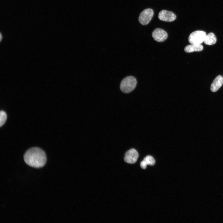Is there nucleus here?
<instances>
[{
  "label": "nucleus",
  "instance_id": "11",
  "mask_svg": "<svg viewBox=\"0 0 223 223\" xmlns=\"http://www.w3.org/2000/svg\"><path fill=\"white\" fill-rule=\"evenodd\" d=\"M143 160L147 165H153L155 163V161L153 157L150 155L146 156L144 158Z\"/></svg>",
  "mask_w": 223,
  "mask_h": 223
},
{
  "label": "nucleus",
  "instance_id": "4",
  "mask_svg": "<svg viewBox=\"0 0 223 223\" xmlns=\"http://www.w3.org/2000/svg\"><path fill=\"white\" fill-rule=\"evenodd\" d=\"M154 15L153 10L150 8H147L143 11L140 14L138 20L143 25L148 24L152 19Z\"/></svg>",
  "mask_w": 223,
  "mask_h": 223
},
{
  "label": "nucleus",
  "instance_id": "5",
  "mask_svg": "<svg viewBox=\"0 0 223 223\" xmlns=\"http://www.w3.org/2000/svg\"><path fill=\"white\" fill-rule=\"evenodd\" d=\"M138 157V154L137 151L134 149H132L126 152L124 160L127 163L134 164L137 161Z\"/></svg>",
  "mask_w": 223,
  "mask_h": 223
},
{
  "label": "nucleus",
  "instance_id": "2",
  "mask_svg": "<svg viewBox=\"0 0 223 223\" xmlns=\"http://www.w3.org/2000/svg\"><path fill=\"white\" fill-rule=\"evenodd\" d=\"M137 81L135 78L131 76L127 77L121 81L120 88L122 92L128 93L132 91L135 88Z\"/></svg>",
  "mask_w": 223,
  "mask_h": 223
},
{
  "label": "nucleus",
  "instance_id": "6",
  "mask_svg": "<svg viewBox=\"0 0 223 223\" xmlns=\"http://www.w3.org/2000/svg\"><path fill=\"white\" fill-rule=\"evenodd\" d=\"M153 38L156 41L161 42L167 38L168 34L164 30L160 28L155 29L152 34Z\"/></svg>",
  "mask_w": 223,
  "mask_h": 223
},
{
  "label": "nucleus",
  "instance_id": "13",
  "mask_svg": "<svg viewBox=\"0 0 223 223\" xmlns=\"http://www.w3.org/2000/svg\"><path fill=\"white\" fill-rule=\"evenodd\" d=\"M147 165L146 162L144 160L142 161L140 164V166L141 168L143 169L146 168Z\"/></svg>",
  "mask_w": 223,
  "mask_h": 223
},
{
  "label": "nucleus",
  "instance_id": "3",
  "mask_svg": "<svg viewBox=\"0 0 223 223\" xmlns=\"http://www.w3.org/2000/svg\"><path fill=\"white\" fill-rule=\"evenodd\" d=\"M207 35L206 32L197 30L192 33L188 37L189 42L192 44H201L204 42Z\"/></svg>",
  "mask_w": 223,
  "mask_h": 223
},
{
  "label": "nucleus",
  "instance_id": "9",
  "mask_svg": "<svg viewBox=\"0 0 223 223\" xmlns=\"http://www.w3.org/2000/svg\"><path fill=\"white\" fill-rule=\"evenodd\" d=\"M203 49V46L201 44H192L187 45L184 48L186 52L190 53L194 51H200Z\"/></svg>",
  "mask_w": 223,
  "mask_h": 223
},
{
  "label": "nucleus",
  "instance_id": "12",
  "mask_svg": "<svg viewBox=\"0 0 223 223\" xmlns=\"http://www.w3.org/2000/svg\"><path fill=\"white\" fill-rule=\"evenodd\" d=\"M7 114L4 111H1L0 112V126L1 127L5 123L7 119Z\"/></svg>",
  "mask_w": 223,
  "mask_h": 223
},
{
  "label": "nucleus",
  "instance_id": "8",
  "mask_svg": "<svg viewBox=\"0 0 223 223\" xmlns=\"http://www.w3.org/2000/svg\"><path fill=\"white\" fill-rule=\"evenodd\" d=\"M223 84V77L221 75L217 76L214 80L211 85L212 91L215 92L217 91Z\"/></svg>",
  "mask_w": 223,
  "mask_h": 223
},
{
  "label": "nucleus",
  "instance_id": "7",
  "mask_svg": "<svg viewBox=\"0 0 223 223\" xmlns=\"http://www.w3.org/2000/svg\"><path fill=\"white\" fill-rule=\"evenodd\" d=\"M159 19L162 21L171 22L175 20L176 19V15L173 12L163 10L161 11L158 15Z\"/></svg>",
  "mask_w": 223,
  "mask_h": 223
},
{
  "label": "nucleus",
  "instance_id": "10",
  "mask_svg": "<svg viewBox=\"0 0 223 223\" xmlns=\"http://www.w3.org/2000/svg\"><path fill=\"white\" fill-rule=\"evenodd\" d=\"M216 42V37L214 34L212 33H210L207 35L204 41V43L208 45H214Z\"/></svg>",
  "mask_w": 223,
  "mask_h": 223
},
{
  "label": "nucleus",
  "instance_id": "1",
  "mask_svg": "<svg viewBox=\"0 0 223 223\" xmlns=\"http://www.w3.org/2000/svg\"><path fill=\"white\" fill-rule=\"evenodd\" d=\"M24 159L28 165L37 168L43 166L46 162L45 152L38 147H33L28 150L24 155Z\"/></svg>",
  "mask_w": 223,
  "mask_h": 223
}]
</instances>
